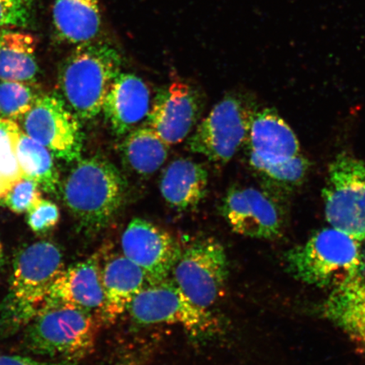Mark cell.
Returning a JSON list of instances; mask_svg holds the SVG:
<instances>
[{
    "instance_id": "obj_1",
    "label": "cell",
    "mask_w": 365,
    "mask_h": 365,
    "mask_svg": "<svg viewBox=\"0 0 365 365\" xmlns=\"http://www.w3.org/2000/svg\"><path fill=\"white\" fill-rule=\"evenodd\" d=\"M61 190L63 202L81 230L96 235L124 207L128 182L108 160L89 158L77 161Z\"/></svg>"
},
{
    "instance_id": "obj_2",
    "label": "cell",
    "mask_w": 365,
    "mask_h": 365,
    "mask_svg": "<svg viewBox=\"0 0 365 365\" xmlns=\"http://www.w3.org/2000/svg\"><path fill=\"white\" fill-rule=\"evenodd\" d=\"M121 68L120 53L112 46L97 41L77 45L59 67V96L80 120H91L103 111Z\"/></svg>"
},
{
    "instance_id": "obj_3",
    "label": "cell",
    "mask_w": 365,
    "mask_h": 365,
    "mask_svg": "<svg viewBox=\"0 0 365 365\" xmlns=\"http://www.w3.org/2000/svg\"><path fill=\"white\" fill-rule=\"evenodd\" d=\"M65 269L61 249L49 241L26 246L13 262L10 289L1 309L7 329L26 327L47 302L50 290Z\"/></svg>"
},
{
    "instance_id": "obj_4",
    "label": "cell",
    "mask_w": 365,
    "mask_h": 365,
    "mask_svg": "<svg viewBox=\"0 0 365 365\" xmlns=\"http://www.w3.org/2000/svg\"><path fill=\"white\" fill-rule=\"evenodd\" d=\"M287 270L304 284L333 289L365 268L361 241L334 227L314 232L285 254Z\"/></svg>"
},
{
    "instance_id": "obj_5",
    "label": "cell",
    "mask_w": 365,
    "mask_h": 365,
    "mask_svg": "<svg viewBox=\"0 0 365 365\" xmlns=\"http://www.w3.org/2000/svg\"><path fill=\"white\" fill-rule=\"evenodd\" d=\"M26 327L31 353L78 362L93 352L98 332L93 314L56 302L46 303Z\"/></svg>"
},
{
    "instance_id": "obj_6",
    "label": "cell",
    "mask_w": 365,
    "mask_h": 365,
    "mask_svg": "<svg viewBox=\"0 0 365 365\" xmlns=\"http://www.w3.org/2000/svg\"><path fill=\"white\" fill-rule=\"evenodd\" d=\"M128 312L132 321L139 325H179L195 339H210L219 328L216 317L208 309L191 302L170 278L145 287Z\"/></svg>"
},
{
    "instance_id": "obj_7",
    "label": "cell",
    "mask_w": 365,
    "mask_h": 365,
    "mask_svg": "<svg viewBox=\"0 0 365 365\" xmlns=\"http://www.w3.org/2000/svg\"><path fill=\"white\" fill-rule=\"evenodd\" d=\"M255 113L242 96L226 95L196 127L187 148L213 163L230 162L247 140Z\"/></svg>"
},
{
    "instance_id": "obj_8",
    "label": "cell",
    "mask_w": 365,
    "mask_h": 365,
    "mask_svg": "<svg viewBox=\"0 0 365 365\" xmlns=\"http://www.w3.org/2000/svg\"><path fill=\"white\" fill-rule=\"evenodd\" d=\"M325 213L332 227L365 240V162L345 153L328 168L322 190Z\"/></svg>"
},
{
    "instance_id": "obj_9",
    "label": "cell",
    "mask_w": 365,
    "mask_h": 365,
    "mask_svg": "<svg viewBox=\"0 0 365 365\" xmlns=\"http://www.w3.org/2000/svg\"><path fill=\"white\" fill-rule=\"evenodd\" d=\"M228 273L225 248L216 240L205 238L182 249L172 276L191 302L208 309L221 298Z\"/></svg>"
},
{
    "instance_id": "obj_10",
    "label": "cell",
    "mask_w": 365,
    "mask_h": 365,
    "mask_svg": "<svg viewBox=\"0 0 365 365\" xmlns=\"http://www.w3.org/2000/svg\"><path fill=\"white\" fill-rule=\"evenodd\" d=\"M220 212L232 231L248 238L275 240L284 230V208L266 190L232 186L222 198Z\"/></svg>"
},
{
    "instance_id": "obj_11",
    "label": "cell",
    "mask_w": 365,
    "mask_h": 365,
    "mask_svg": "<svg viewBox=\"0 0 365 365\" xmlns=\"http://www.w3.org/2000/svg\"><path fill=\"white\" fill-rule=\"evenodd\" d=\"M79 120L61 96L41 95L24 118V132L53 157L70 163L78 161L83 148Z\"/></svg>"
},
{
    "instance_id": "obj_12",
    "label": "cell",
    "mask_w": 365,
    "mask_h": 365,
    "mask_svg": "<svg viewBox=\"0 0 365 365\" xmlns=\"http://www.w3.org/2000/svg\"><path fill=\"white\" fill-rule=\"evenodd\" d=\"M123 255L143 270L150 284L168 279L181 246L170 232L143 218L132 219L123 232Z\"/></svg>"
},
{
    "instance_id": "obj_13",
    "label": "cell",
    "mask_w": 365,
    "mask_h": 365,
    "mask_svg": "<svg viewBox=\"0 0 365 365\" xmlns=\"http://www.w3.org/2000/svg\"><path fill=\"white\" fill-rule=\"evenodd\" d=\"M202 106V96L192 86L173 81L158 90L148 117V126L168 145L180 144L197 124Z\"/></svg>"
},
{
    "instance_id": "obj_14",
    "label": "cell",
    "mask_w": 365,
    "mask_h": 365,
    "mask_svg": "<svg viewBox=\"0 0 365 365\" xmlns=\"http://www.w3.org/2000/svg\"><path fill=\"white\" fill-rule=\"evenodd\" d=\"M246 144L257 175L301 154L294 132L272 108L255 111Z\"/></svg>"
},
{
    "instance_id": "obj_15",
    "label": "cell",
    "mask_w": 365,
    "mask_h": 365,
    "mask_svg": "<svg viewBox=\"0 0 365 365\" xmlns=\"http://www.w3.org/2000/svg\"><path fill=\"white\" fill-rule=\"evenodd\" d=\"M101 263V255L95 253L63 269L50 290L47 302L71 305L98 317L104 300Z\"/></svg>"
},
{
    "instance_id": "obj_16",
    "label": "cell",
    "mask_w": 365,
    "mask_h": 365,
    "mask_svg": "<svg viewBox=\"0 0 365 365\" xmlns=\"http://www.w3.org/2000/svg\"><path fill=\"white\" fill-rule=\"evenodd\" d=\"M152 103L149 86L143 79L120 73L105 99L103 112L113 133L123 136L148 120Z\"/></svg>"
},
{
    "instance_id": "obj_17",
    "label": "cell",
    "mask_w": 365,
    "mask_h": 365,
    "mask_svg": "<svg viewBox=\"0 0 365 365\" xmlns=\"http://www.w3.org/2000/svg\"><path fill=\"white\" fill-rule=\"evenodd\" d=\"M103 305L98 319L113 324L128 312L135 297L150 285L145 272L124 255H113L102 264Z\"/></svg>"
},
{
    "instance_id": "obj_18",
    "label": "cell",
    "mask_w": 365,
    "mask_h": 365,
    "mask_svg": "<svg viewBox=\"0 0 365 365\" xmlns=\"http://www.w3.org/2000/svg\"><path fill=\"white\" fill-rule=\"evenodd\" d=\"M322 312L365 356V268L331 289Z\"/></svg>"
},
{
    "instance_id": "obj_19",
    "label": "cell",
    "mask_w": 365,
    "mask_h": 365,
    "mask_svg": "<svg viewBox=\"0 0 365 365\" xmlns=\"http://www.w3.org/2000/svg\"><path fill=\"white\" fill-rule=\"evenodd\" d=\"M208 172L189 158H178L164 168L159 190L165 202L176 211L198 207L207 193Z\"/></svg>"
},
{
    "instance_id": "obj_20",
    "label": "cell",
    "mask_w": 365,
    "mask_h": 365,
    "mask_svg": "<svg viewBox=\"0 0 365 365\" xmlns=\"http://www.w3.org/2000/svg\"><path fill=\"white\" fill-rule=\"evenodd\" d=\"M53 21L59 39L76 45L93 42L101 29L98 0H56Z\"/></svg>"
},
{
    "instance_id": "obj_21",
    "label": "cell",
    "mask_w": 365,
    "mask_h": 365,
    "mask_svg": "<svg viewBox=\"0 0 365 365\" xmlns=\"http://www.w3.org/2000/svg\"><path fill=\"white\" fill-rule=\"evenodd\" d=\"M36 41L20 31H0V81L34 83L38 73Z\"/></svg>"
},
{
    "instance_id": "obj_22",
    "label": "cell",
    "mask_w": 365,
    "mask_h": 365,
    "mask_svg": "<svg viewBox=\"0 0 365 365\" xmlns=\"http://www.w3.org/2000/svg\"><path fill=\"white\" fill-rule=\"evenodd\" d=\"M168 145L152 128L138 127L127 134L120 147L123 162L132 172L148 177L156 173L168 156Z\"/></svg>"
},
{
    "instance_id": "obj_23",
    "label": "cell",
    "mask_w": 365,
    "mask_h": 365,
    "mask_svg": "<svg viewBox=\"0 0 365 365\" xmlns=\"http://www.w3.org/2000/svg\"><path fill=\"white\" fill-rule=\"evenodd\" d=\"M16 156L26 179L35 181L48 193L56 194L61 189L53 154L22 130L17 139Z\"/></svg>"
},
{
    "instance_id": "obj_24",
    "label": "cell",
    "mask_w": 365,
    "mask_h": 365,
    "mask_svg": "<svg viewBox=\"0 0 365 365\" xmlns=\"http://www.w3.org/2000/svg\"><path fill=\"white\" fill-rule=\"evenodd\" d=\"M310 168L307 158L299 154L294 158L259 173L266 190L278 199L294 193L304 182Z\"/></svg>"
},
{
    "instance_id": "obj_25",
    "label": "cell",
    "mask_w": 365,
    "mask_h": 365,
    "mask_svg": "<svg viewBox=\"0 0 365 365\" xmlns=\"http://www.w3.org/2000/svg\"><path fill=\"white\" fill-rule=\"evenodd\" d=\"M34 83L0 82V118L14 121L24 118L40 98Z\"/></svg>"
},
{
    "instance_id": "obj_26",
    "label": "cell",
    "mask_w": 365,
    "mask_h": 365,
    "mask_svg": "<svg viewBox=\"0 0 365 365\" xmlns=\"http://www.w3.org/2000/svg\"><path fill=\"white\" fill-rule=\"evenodd\" d=\"M20 132L0 140V203H3L12 187L24 178L16 156Z\"/></svg>"
},
{
    "instance_id": "obj_27",
    "label": "cell",
    "mask_w": 365,
    "mask_h": 365,
    "mask_svg": "<svg viewBox=\"0 0 365 365\" xmlns=\"http://www.w3.org/2000/svg\"><path fill=\"white\" fill-rule=\"evenodd\" d=\"M40 187L34 180L23 178L12 187L3 203L16 213H29L42 202Z\"/></svg>"
},
{
    "instance_id": "obj_28",
    "label": "cell",
    "mask_w": 365,
    "mask_h": 365,
    "mask_svg": "<svg viewBox=\"0 0 365 365\" xmlns=\"http://www.w3.org/2000/svg\"><path fill=\"white\" fill-rule=\"evenodd\" d=\"M27 214V225L36 234L39 235L53 230L61 218L57 205L43 199Z\"/></svg>"
},
{
    "instance_id": "obj_29",
    "label": "cell",
    "mask_w": 365,
    "mask_h": 365,
    "mask_svg": "<svg viewBox=\"0 0 365 365\" xmlns=\"http://www.w3.org/2000/svg\"><path fill=\"white\" fill-rule=\"evenodd\" d=\"M29 20L26 0H0V27L26 26Z\"/></svg>"
},
{
    "instance_id": "obj_30",
    "label": "cell",
    "mask_w": 365,
    "mask_h": 365,
    "mask_svg": "<svg viewBox=\"0 0 365 365\" xmlns=\"http://www.w3.org/2000/svg\"><path fill=\"white\" fill-rule=\"evenodd\" d=\"M0 365H80V364L78 361H70V360L40 361V360L23 357V356L0 354Z\"/></svg>"
},
{
    "instance_id": "obj_31",
    "label": "cell",
    "mask_w": 365,
    "mask_h": 365,
    "mask_svg": "<svg viewBox=\"0 0 365 365\" xmlns=\"http://www.w3.org/2000/svg\"><path fill=\"white\" fill-rule=\"evenodd\" d=\"M21 131L19 125L16 121L9 120V118H0V140L6 137Z\"/></svg>"
},
{
    "instance_id": "obj_32",
    "label": "cell",
    "mask_w": 365,
    "mask_h": 365,
    "mask_svg": "<svg viewBox=\"0 0 365 365\" xmlns=\"http://www.w3.org/2000/svg\"><path fill=\"white\" fill-rule=\"evenodd\" d=\"M4 262V251L1 240H0V267L3 266Z\"/></svg>"
},
{
    "instance_id": "obj_33",
    "label": "cell",
    "mask_w": 365,
    "mask_h": 365,
    "mask_svg": "<svg viewBox=\"0 0 365 365\" xmlns=\"http://www.w3.org/2000/svg\"><path fill=\"white\" fill-rule=\"evenodd\" d=\"M118 365H138V364H137L135 362H133V361H129V362L122 363Z\"/></svg>"
}]
</instances>
